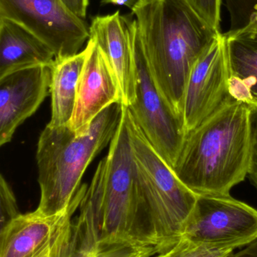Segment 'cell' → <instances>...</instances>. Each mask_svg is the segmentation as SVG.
<instances>
[{"label": "cell", "mask_w": 257, "mask_h": 257, "mask_svg": "<svg viewBox=\"0 0 257 257\" xmlns=\"http://www.w3.org/2000/svg\"><path fill=\"white\" fill-rule=\"evenodd\" d=\"M131 12L154 82L182 121L190 73L221 33L207 24L185 0H140Z\"/></svg>", "instance_id": "cell-1"}, {"label": "cell", "mask_w": 257, "mask_h": 257, "mask_svg": "<svg viewBox=\"0 0 257 257\" xmlns=\"http://www.w3.org/2000/svg\"><path fill=\"white\" fill-rule=\"evenodd\" d=\"M251 110L232 102L190 133L173 171L197 196H229L248 175Z\"/></svg>", "instance_id": "cell-2"}, {"label": "cell", "mask_w": 257, "mask_h": 257, "mask_svg": "<svg viewBox=\"0 0 257 257\" xmlns=\"http://www.w3.org/2000/svg\"><path fill=\"white\" fill-rule=\"evenodd\" d=\"M82 202L92 211L103 244L152 247L145 223L125 105L108 154L100 161Z\"/></svg>", "instance_id": "cell-3"}, {"label": "cell", "mask_w": 257, "mask_h": 257, "mask_svg": "<svg viewBox=\"0 0 257 257\" xmlns=\"http://www.w3.org/2000/svg\"><path fill=\"white\" fill-rule=\"evenodd\" d=\"M123 107L122 102H115L106 108L84 134H76L68 125L45 126L36 151L40 187L36 210L39 212L54 215L69 207L88 166L111 143L122 120Z\"/></svg>", "instance_id": "cell-4"}, {"label": "cell", "mask_w": 257, "mask_h": 257, "mask_svg": "<svg viewBox=\"0 0 257 257\" xmlns=\"http://www.w3.org/2000/svg\"><path fill=\"white\" fill-rule=\"evenodd\" d=\"M127 119L146 230L151 244L160 254L182 238L198 196L154 149L128 108Z\"/></svg>", "instance_id": "cell-5"}, {"label": "cell", "mask_w": 257, "mask_h": 257, "mask_svg": "<svg viewBox=\"0 0 257 257\" xmlns=\"http://www.w3.org/2000/svg\"><path fill=\"white\" fill-rule=\"evenodd\" d=\"M127 18L137 70L136 99L127 108L154 149L174 169L186 140L184 126L154 82L143 52L137 21L131 15Z\"/></svg>", "instance_id": "cell-6"}, {"label": "cell", "mask_w": 257, "mask_h": 257, "mask_svg": "<svg viewBox=\"0 0 257 257\" xmlns=\"http://www.w3.org/2000/svg\"><path fill=\"white\" fill-rule=\"evenodd\" d=\"M235 250L257 238V210L229 196H198L183 236Z\"/></svg>", "instance_id": "cell-7"}, {"label": "cell", "mask_w": 257, "mask_h": 257, "mask_svg": "<svg viewBox=\"0 0 257 257\" xmlns=\"http://www.w3.org/2000/svg\"><path fill=\"white\" fill-rule=\"evenodd\" d=\"M0 18L31 32L52 49L56 58L78 54L90 36L84 20L60 0H0Z\"/></svg>", "instance_id": "cell-8"}, {"label": "cell", "mask_w": 257, "mask_h": 257, "mask_svg": "<svg viewBox=\"0 0 257 257\" xmlns=\"http://www.w3.org/2000/svg\"><path fill=\"white\" fill-rule=\"evenodd\" d=\"M224 39L220 33L196 62L189 77L183 100L186 139L231 102Z\"/></svg>", "instance_id": "cell-9"}, {"label": "cell", "mask_w": 257, "mask_h": 257, "mask_svg": "<svg viewBox=\"0 0 257 257\" xmlns=\"http://www.w3.org/2000/svg\"><path fill=\"white\" fill-rule=\"evenodd\" d=\"M88 186H81L63 212L45 215L38 210L20 214L1 227L0 257H36L49 247L72 221Z\"/></svg>", "instance_id": "cell-10"}, {"label": "cell", "mask_w": 257, "mask_h": 257, "mask_svg": "<svg viewBox=\"0 0 257 257\" xmlns=\"http://www.w3.org/2000/svg\"><path fill=\"white\" fill-rule=\"evenodd\" d=\"M51 66L26 68L0 78L1 146L12 141L17 128L50 94Z\"/></svg>", "instance_id": "cell-11"}, {"label": "cell", "mask_w": 257, "mask_h": 257, "mask_svg": "<svg viewBox=\"0 0 257 257\" xmlns=\"http://www.w3.org/2000/svg\"><path fill=\"white\" fill-rule=\"evenodd\" d=\"M89 54L78 80L76 99L68 126L76 134L85 133L95 117L115 102H122L119 81L101 48L89 38Z\"/></svg>", "instance_id": "cell-12"}, {"label": "cell", "mask_w": 257, "mask_h": 257, "mask_svg": "<svg viewBox=\"0 0 257 257\" xmlns=\"http://www.w3.org/2000/svg\"><path fill=\"white\" fill-rule=\"evenodd\" d=\"M89 38L105 54L119 81L122 103L128 107L136 99L137 70L128 18L119 11L92 19Z\"/></svg>", "instance_id": "cell-13"}, {"label": "cell", "mask_w": 257, "mask_h": 257, "mask_svg": "<svg viewBox=\"0 0 257 257\" xmlns=\"http://www.w3.org/2000/svg\"><path fill=\"white\" fill-rule=\"evenodd\" d=\"M229 94L235 102L257 108V24L247 21L223 34Z\"/></svg>", "instance_id": "cell-14"}, {"label": "cell", "mask_w": 257, "mask_h": 257, "mask_svg": "<svg viewBox=\"0 0 257 257\" xmlns=\"http://www.w3.org/2000/svg\"><path fill=\"white\" fill-rule=\"evenodd\" d=\"M55 54L31 32L0 18V78L36 66H51Z\"/></svg>", "instance_id": "cell-15"}, {"label": "cell", "mask_w": 257, "mask_h": 257, "mask_svg": "<svg viewBox=\"0 0 257 257\" xmlns=\"http://www.w3.org/2000/svg\"><path fill=\"white\" fill-rule=\"evenodd\" d=\"M89 46L74 56L55 58L51 64V96L50 127L69 124L73 114L78 80L85 63Z\"/></svg>", "instance_id": "cell-16"}, {"label": "cell", "mask_w": 257, "mask_h": 257, "mask_svg": "<svg viewBox=\"0 0 257 257\" xmlns=\"http://www.w3.org/2000/svg\"><path fill=\"white\" fill-rule=\"evenodd\" d=\"M73 244L68 257H154L152 247H133L101 242L90 208L81 200L79 214L72 220Z\"/></svg>", "instance_id": "cell-17"}, {"label": "cell", "mask_w": 257, "mask_h": 257, "mask_svg": "<svg viewBox=\"0 0 257 257\" xmlns=\"http://www.w3.org/2000/svg\"><path fill=\"white\" fill-rule=\"evenodd\" d=\"M234 249L181 238L172 248L154 257H229Z\"/></svg>", "instance_id": "cell-18"}, {"label": "cell", "mask_w": 257, "mask_h": 257, "mask_svg": "<svg viewBox=\"0 0 257 257\" xmlns=\"http://www.w3.org/2000/svg\"><path fill=\"white\" fill-rule=\"evenodd\" d=\"M230 15V30L239 28L247 21L257 24V0H225Z\"/></svg>", "instance_id": "cell-19"}, {"label": "cell", "mask_w": 257, "mask_h": 257, "mask_svg": "<svg viewBox=\"0 0 257 257\" xmlns=\"http://www.w3.org/2000/svg\"><path fill=\"white\" fill-rule=\"evenodd\" d=\"M196 13L214 30L220 31L223 0H185Z\"/></svg>", "instance_id": "cell-20"}, {"label": "cell", "mask_w": 257, "mask_h": 257, "mask_svg": "<svg viewBox=\"0 0 257 257\" xmlns=\"http://www.w3.org/2000/svg\"><path fill=\"white\" fill-rule=\"evenodd\" d=\"M0 210L1 227L21 214L15 193L3 175L0 177Z\"/></svg>", "instance_id": "cell-21"}, {"label": "cell", "mask_w": 257, "mask_h": 257, "mask_svg": "<svg viewBox=\"0 0 257 257\" xmlns=\"http://www.w3.org/2000/svg\"><path fill=\"white\" fill-rule=\"evenodd\" d=\"M72 244L73 224L72 221L60 236L36 257H68L72 250Z\"/></svg>", "instance_id": "cell-22"}, {"label": "cell", "mask_w": 257, "mask_h": 257, "mask_svg": "<svg viewBox=\"0 0 257 257\" xmlns=\"http://www.w3.org/2000/svg\"><path fill=\"white\" fill-rule=\"evenodd\" d=\"M250 123H251L252 149L248 177L257 191V108L251 110Z\"/></svg>", "instance_id": "cell-23"}, {"label": "cell", "mask_w": 257, "mask_h": 257, "mask_svg": "<svg viewBox=\"0 0 257 257\" xmlns=\"http://www.w3.org/2000/svg\"><path fill=\"white\" fill-rule=\"evenodd\" d=\"M73 15L84 20L87 15L89 0H60Z\"/></svg>", "instance_id": "cell-24"}, {"label": "cell", "mask_w": 257, "mask_h": 257, "mask_svg": "<svg viewBox=\"0 0 257 257\" xmlns=\"http://www.w3.org/2000/svg\"><path fill=\"white\" fill-rule=\"evenodd\" d=\"M229 257H257V238L245 246L243 250L237 253L233 252Z\"/></svg>", "instance_id": "cell-25"}, {"label": "cell", "mask_w": 257, "mask_h": 257, "mask_svg": "<svg viewBox=\"0 0 257 257\" xmlns=\"http://www.w3.org/2000/svg\"><path fill=\"white\" fill-rule=\"evenodd\" d=\"M140 0H101V3L104 5L112 4L115 6H126L130 9H132Z\"/></svg>", "instance_id": "cell-26"}]
</instances>
